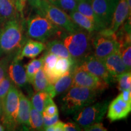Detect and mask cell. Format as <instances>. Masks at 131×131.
Here are the masks:
<instances>
[{"label":"cell","instance_id":"16","mask_svg":"<svg viewBox=\"0 0 131 131\" xmlns=\"http://www.w3.org/2000/svg\"><path fill=\"white\" fill-rule=\"evenodd\" d=\"M8 75L16 86L23 88L28 82L26 70L20 63V60L15 58L9 67Z\"/></svg>","mask_w":131,"mask_h":131},{"label":"cell","instance_id":"11","mask_svg":"<svg viewBox=\"0 0 131 131\" xmlns=\"http://www.w3.org/2000/svg\"><path fill=\"white\" fill-rule=\"evenodd\" d=\"M119 0H92L91 5L103 29L108 28Z\"/></svg>","mask_w":131,"mask_h":131},{"label":"cell","instance_id":"17","mask_svg":"<svg viewBox=\"0 0 131 131\" xmlns=\"http://www.w3.org/2000/svg\"><path fill=\"white\" fill-rule=\"evenodd\" d=\"M46 49V45L39 41L29 40L23 46L21 50L15 58L21 60L24 58H34Z\"/></svg>","mask_w":131,"mask_h":131},{"label":"cell","instance_id":"28","mask_svg":"<svg viewBox=\"0 0 131 131\" xmlns=\"http://www.w3.org/2000/svg\"><path fill=\"white\" fill-rule=\"evenodd\" d=\"M53 6L60 8L66 13H69L77 10V0H47Z\"/></svg>","mask_w":131,"mask_h":131},{"label":"cell","instance_id":"25","mask_svg":"<svg viewBox=\"0 0 131 131\" xmlns=\"http://www.w3.org/2000/svg\"><path fill=\"white\" fill-rule=\"evenodd\" d=\"M29 127L34 130H43L42 113L37 111L31 105L29 118Z\"/></svg>","mask_w":131,"mask_h":131},{"label":"cell","instance_id":"9","mask_svg":"<svg viewBox=\"0 0 131 131\" xmlns=\"http://www.w3.org/2000/svg\"><path fill=\"white\" fill-rule=\"evenodd\" d=\"M109 85L101 78L88 72L86 70L80 69L76 67L73 69L72 86L86 87L96 90L101 93L109 88Z\"/></svg>","mask_w":131,"mask_h":131},{"label":"cell","instance_id":"6","mask_svg":"<svg viewBox=\"0 0 131 131\" xmlns=\"http://www.w3.org/2000/svg\"><path fill=\"white\" fill-rule=\"evenodd\" d=\"M93 33L92 37V55L103 60L111 54L119 50V44L115 34H110L104 29Z\"/></svg>","mask_w":131,"mask_h":131},{"label":"cell","instance_id":"42","mask_svg":"<svg viewBox=\"0 0 131 131\" xmlns=\"http://www.w3.org/2000/svg\"><path fill=\"white\" fill-rule=\"evenodd\" d=\"M1 27H0V36H1ZM0 57H1V54H0Z\"/></svg>","mask_w":131,"mask_h":131},{"label":"cell","instance_id":"26","mask_svg":"<svg viewBox=\"0 0 131 131\" xmlns=\"http://www.w3.org/2000/svg\"><path fill=\"white\" fill-rule=\"evenodd\" d=\"M42 64H43V58L41 57L39 58L31 60L26 66V72L29 83L32 84L35 73L40 69L42 68Z\"/></svg>","mask_w":131,"mask_h":131},{"label":"cell","instance_id":"39","mask_svg":"<svg viewBox=\"0 0 131 131\" xmlns=\"http://www.w3.org/2000/svg\"><path fill=\"white\" fill-rule=\"evenodd\" d=\"M29 4L33 8L37 10V11L39 9L40 7L41 3V0H28Z\"/></svg>","mask_w":131,"mask_h":131},{"label":"cell","instance_id":"3","mask_svg":"<svg viewBox=\"0 0 131 131\" xmlns=\"http://www.w3.org/2000/svg\"><path fill=\"white\" fill-rule=\"evenodd\" d=\"M65 34L64 30L39 14L27 21V35L37 41L47 42L57 37H63Z\"/></svg>","mask_w":131,"mask_h":131},{"label":"cell","instance_id":"4","mask_svg":"<svg viewBox=\"0 0 131 131\" xmlns=\"http://www.w3.org/2000/svg\"><path fill=\"white\" fill-rule=\"evenodd\" d=\"M22 24L17 18L6 21L1 27L0 54L12 53L22 48L25 43Z\"/></svg>","mask_w":131,"mask_h":131},{"label":"cell","instance_id":"36","mask_svg":"<svg viewBox=\"0 0 131 131\" xmlns=\"http://www.w3.org/2000/svg\"><path fill=\"white\" fill-rule=\"evenodd\" d=\"M7 60L3 59L0 60V82L7 75Z\"/></svg>","mask_w":131,"mask_h":131},{"label":"cell","instance_id":"30","mask_svg":"<svg viewBox=\"0 0 131 131\" xmlns=\"http://www.w3.org/2000/svg\"><path fill=\"white\" fill-rule=\"evenodd\" d=\"M43 58V64L42 69L43 70H52L55 67L57 60L59 57L54 54L46 52L42 56Z\"/></svg>","mask_w":131,"mask_h":131},{"label":"cell","instance_id":"15","mask_svg":"<svg viewBox=\"0 0 131 131\" xmlns=\"http://www.w3.org/2000/svg\"><path fill=\"white\" fill-rule=\"evenodd\" d=\"M73 69L60 77L53 84H49L46 92L52 98L57 95L65 92L71 88L73 80Z\"/></svg>","mask_w":131,"mask_h":131},{"label":"cell","instance_id":"22","mask_svg":"<svg viewBox=\"0 0 131 131\" xmlns=\"http://www.w3.org/2000/svg\"><path fill=\"white\" fill-rule=\"evenodd\" d=\"M69 15L72 20L81 29L91 33L98 32L94 24L88 18L78 11L74 10L69 13Z\"/></svg>","mask_w":131,"mask_h":131},{"label":"cell","instance_id":"13","mask_svg":"<svg viewBox=\"0 0 131 131\" xmlns=\"http://www.w3.org/2000/svg\"><path fill=\"white\" fill-rule=\"evenodd\" d=\"M131 9L129 8L127 0H119L117 7L113 15L112 21L108 28L104 29L106 32L110 34H114L118 30L120 26L128 17L130 16Z\"/></svg>","mask_w":131,"mask_h":131},{"label":"cell","instance_id":"14","mask_svg":"<svg viewBox=\"0 0 131 131\" xmlns=\"http://www.w3.org/2000/svg\"><path fill=\"white\" fill-rule=\"evenodd\" d=\"M103 62L115 82H116V78L119 75L129 71L123 61L119 50L106 57Z\"/></svg>","mask_w":131,"mask_h":131},{"label":"cell","instance_id":"5","mask_svg":"<svg viewBox=\"0 0 131 131\" xmlns=\"http://www.w3.org/2000/svg\"><path fill=\"white\" fill-rule=\"evenodd\" d=\"M37 12L68 32H74L82 29L72 20L68 13L53 6L47 0H41Z\"/></svg>","mask_w":131,"mask_h":131},{"label":"cell","instance_id":"31","mask_svg":"<svg viewBox=\"0 0 131 131\" xmlns=\"http://www.w3.org/2000/svg\"><path fill=\"white\" fill-rule=\"evenodd\" d=\"M12 85V80L7 75L0 82V100H3Z\"/></svg>","mask_w":131,"mask_h":131},{"label":"cell","instance_id":"20","mask_svg":"<svg viewBox=\"0 0 131 131\" xmlns=\"http://www.w3.org/2000/svg\"><path fill=\"white\" fill-rule=\"evenodd\" d=\"M92 0H79L78 1L77 10L81 13L91 20L97 29L98 31L103 30L100 23L95 14L91 5Z\"/></svg>","mask_w":131,"mask_h":131},{"label":"cell","instance_id":"35","mask_svg":"<svg viewBox=\"0 0 131 131\" xmlns=\"http://www.w3.org/2000/svg\"><path fill=\"white\" fill-rule=\"evenodd\" d=\"M81 127L76 122H67L64 124V131H80L81 130Z\"/></svg>","mask_w":131,"mask_h":131},{"label":"cell","instance_id":"33","mask_svg":"<svg viewBox=\"0 0 131 131\" xmlns=\"http://www.w3.org/2000/svg\"><path fill=\"white\" fill-rule=\"evenodd\" d=\"M42 116H43V130H45L46 127L56 123L59 121L58 113L52 117H49L43 114H42Z\"/></svg>","mask_w":131,"mask_h":131},{"label":"cell","instance_id":"34","mask_svg":"<svg viewBox=\"0 0 131 131\" xmlns=\"http://www.w3.org/2000/svg\"><path fill=\"white\" fill-rule=\"evenodd\" d=\"M84 130L86 131H107V129L104 127L102 123H96L91 125L83 127Z\"/></svg>","mask_w":131,"mask_h":131},{"label":"cell","instance_id":"12","mask_svg":"<svg viewBox=\"0 0 131 131\" xmlns=\"http://www.w3.org/2000/svg\"><path fill=\"white\" fill-rule=\"evenodd\" d=\"M107 118L111 122L122 120L128 117L131 111V103L124 101L118 95L107 107Z\"/></svg>","mask_w":131,"mask_h":131},{"label":"cell","instance_id":"21","mask_svg":"<svg viewBox=\"0 0 131 131\" xmlns=\"http://www.w3.org/2000/svg\"><path fill=\"white\" fill-rule=\"evenodd\" d=\"M47 51L61 58H72L66 47L64 45L63 41L55 38L47 42L46 45Z\"/></svg>","mask_w":131,"mask_h":131},{"label":"cell","instance_id":"1","mask_svg":"<svg viewBox=\"0 0 131 131\" xmlns=\"http://www.w3.org/2000/svg\"><path fill=\"white\" fill-rule=\"evenodd\" d=\"M99 94L96 90L86 87H71L61 98V110L65 115L75 114L94 103Z\"/></svg>","mask_w":131,"mask_h":131},{"label":"cell","instance_id":"24","mask_svg":"<svg viewBox=\"0 0 131 131\" xmlns=\"http://www.w3.org/2000/svg\"><path fill=\"white\" fill-rule=\"evenodd\" d=\"M32 84L36 92L46 91L47 88L50 84L47 81L42 68L40 69L35 73Z\"/></svg>","mask_w":131,"mask_h":131},{"label":"cell","instance_id":"19","mask_svg":"<svg viewBox=\"0 0 131 131\" xmlns=\"http://www.w3.org/2000/svg\"><path fill=\"white\" fill-rule=\"evenodd\" d=\"M18 10L15 0H0V21L5 22L17 18Z\"/></svg>","mask_w":131,"mask_h":131},{"label":"cell","instance_id":"2","mask_svg":"<svg viewBox=\"0 0 131 131\" xmlns=\"http://www.w3.org/2000/svg\"><path fill=\"white\" fill-rule=\"evenodd\" d=\"M93 33L82 29L74 32L66 33L62 37L64 45L74 60L75 65L92 54V37Z\"/></svg>","mask_w":131,"mask_h":131},{"label":"cell","instance_id":"18","mask_svg":"<svg viewBox=\"0 0 131 131\" xmlns=\"http://www.w3.org/2000/svg\"><path fill=\"white\" fill-rule=\"evenodd\" d=\"M31 103L22 92L19 91V107L17 122L18 124L29 126Z\"/></svg>","mask_w":131,"mask_h":131},{"label":"cell","instance_id":"29","mask_svg":"<svg viewBox=\"0 0 131 131\" xmlns=\"http://www.w3.org/2000/svg\"><path fill=\"white\" fill-rule=\"evenodd\" d=\"M118 82V89L119 91L130 90L131 91V73L130 71L126 72L119 75L116 78Z\"/></svg>","mask_w":131,"mask_h":131},{"label":"cell","instance_id":"7","mask_svg":"<svg viewBox=\"0 0 131 131\" xmlns=\"http://www.w3.org/2000/svg\"><path fill=\"white\" fill-rule=\"evenodd\" d=\"M3 112L0 118L5 128L14 130L17 127V116L19 107V91L12 85L2 101Z\"/></svg>","mask_w":131,"mask_h":131},{"label":"cell","instance_id":"27","mask_svg":"<svg viewBox=\"0 0 131 131\" xmlns=\"http://www.w3.org/2000/svg\"><path fill=\"white\" fill-rule=\"evenodd\" d=\"M49 95L45 91L37 92L32 96L31 100V105L37 111L42 112L45 108L46 101Z\"/></svg>","mask_w":131,"mask_h":131},{"label":"cell","instance_id":"40","mask_svg":"<svg viewBox=\"0 0 131 131\" xmlns=\"http://www.w3.org/2000/svg\"><path fill=\"white\" fill-rule=\"evenodd\" d=\"M6 130V128H5L4 126L3 125L2 122H0V131H3Z\"/></svg>","mask_w":131,"mask_h":131},{"label":"cell","instance_id":"37","mask_svg":"<svg viewBox=\"0 0 131 131\" xmlns=\"http://www.w3.org/2000/svg\"><path fill=\"white\" fill-rule=\"evenodd\" d=\"M64 123L58 121L56 123L46 127L45 130L46 131H64Z\"/></svg>","mask_w":131,"mask_h":131},{"label":"cell","instance_id":"8","mask_svg":"<svg viewBox=\"0 0 131 131\" xmlns=\"http://www.w3.org/2000/svg\"><path fill=\"white\" fill-rule=\"evenodd\" d=\"M108 105L109 101H103L86 106L75 113L73 119L83 127L101 122L107 112Z\"/></svg>","mask_w":131,"mask_h":131},{"label":"cell","instance_id":"23","mask_svg":"<svg viewBox=\"0 0 131 131\" xmlns=\"http://www.w3.org/2000/svg\"><path fill=\"white\" fill-rule=\"evenodd\" d=\"M75 63L72 58L59 57L52 71L59 78L74 68Z\"/></svg>","mask_w":131,"mask_h":131},{"label":"cell","instance_id":"32","mask_svg":"<svg viewBox=\"0 0 131 131\" xmlns=\"http://www.w3.org/2000/svg\"><path fill=\"white\" fill-rule=\"evenodd\" d=\"M123 61L127 69L130 71L131 69V46L130 45L119 49Z\"/></svg>","mask_w":131,"mask_h":131},{"label":"cell","instance_id":"41","mask_svg":"<svg viewBox=\"0 0 131 131\" xmlns=\"http://www.w3.org/2000/svg\"><path fill=\"white\" fill-rule=\"evenodd\" d=\"M2 112H3V103H2V101L0 100V117L1 116Z\"/></svg>","mask_w":131,"mask_h":131},{"label":"cell","instance_id":"10","mask_svg":"<svg viewBox=\"0 0 131 131\" xmlns=\"http://www.w3.org/2000/svg\"><path fill=\"white\" fill-rule=\"evenodd\" d=\"M75 67L95 75L106 81L109 85L115 82L114 78L107 71L103 61L97 58L92 54L86 57Z\"/></svg>","mask_w":131,"mask_h":131},{"label":"cell","instance_id":"38","mask_svg":"<svg viewBox=\"0 0 131 131\" xmlns=\"http://www.w3.org/2000/svg\"><path fill=\"white\" fill-rule=\"evenodd\" d=\"M118 95L124 101L131 103V91L130 90H123Z\"/></svg>","mask_w":131,"mask_h":131}]
</instances>
